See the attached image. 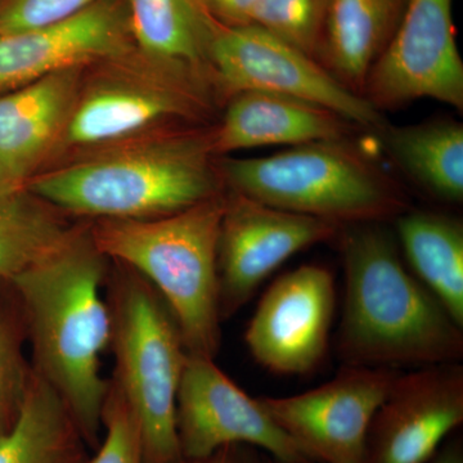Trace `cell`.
<instances>
[{
	"label": "cell",
	"mask_w": 463,
	"mask_h": 463,
	"mask_svg": "<svg viewBox=\"0 0 463 463\" xmlns=\"http://www.w3.org/2000/svg\"><path fill=\"white\" fill-rule=\"evenodd\" d=\"M75 225L26 188L0 197V283L47 257Z\"/></svg>",
	"instance_id": "23"
},
{
	"label": "cell",
	"mask_w": 463,
	"mask_h": 463,
	"mask_svg": "<svg viewBox=\"0 0 463 463\" xmlns=\"http://www.w3.org/2000/svg\"><path fill=\"white\" fill-rule=\"evenodd\" d=\"M218 167L227 190L340 225L383 223L408 209L397 183L345 139L295 146L268 157H225Z\"/></svg>",
	"instance_id": "6"
},
{
	"label": "cell",
	"mask_w": 463,
	"mask_h": 463,
	"mask_svg": "<svg viewBox=\"0 0 463 463\" xmlns=\"http://www.w3.org/2000/svg\"><path fill=\"white\" fill-rule=\"evenodd\" d=\"M88 449L65 404L33 371L14 425L0 435V463H88Z\"/></svg>",
	"instance_id": "20"
},
{
	"label": "cell",
	"mask_w": 463,
	"mask_h": 463,
	"mask_svg": "<svg viewBox=\"0 0 463 463\" xmlns=\"http://www.w3.org/2000/svg\"><path fill=\"white\" fill-rule=\"evenodd\" d=\"M210 20L223 27H242L254 24L259 0H199Z\"/></svg>",
	"instance_id": "28"
},
{
	"label": "cell",
	"mask_w": 463,
	"mask_h": 463,
	"mask_svg": "<svg viewBox=\"0 0 463 463\" xmlns=\"http://www.w3.org/2000/svg\"><path fill=\"white\" fill-rule=\"evenodd\" d=\"M106 298L115 361L109 383L138 426L143 462L182 463L176 398L190 353L181 328L156 289L112 260Z\"/></svg>",
	"instance_id": "5"
},
{
	"label": "cell",
	"mask_w": 463,
	"mask_h": 463,
	"mask_svg": "<svg viewBox=\"0 0 463 463\" xmlns=\"http://www.w3.org/2000/svg\"><path fill=\"white\" fill-rule=\"evenodd\" d=\"M102 432L105 437L88 463H145L138 426L111 383L103 408Z\"/></svg>",
	"instance_id": "26"
},
{
	"label": "cell",
	"mask_w": 463,
	"mask_h": 463,
	"mask_svg": "<svg viewBox=\"0 0 463 463\" xmlns=\"http://www.w3.org/2000/svg\"><path fill=\"white\" fill-rule=\"evenodd\" d=\"M264 453L248 444H231L200 459H183L182 463H263Z\"/></svg>",
	"instance_id": "29"
},
{
	"label": "cell",
	"mask_w": 463,
	"mask_h": 463,
	"mask_svg": "<svg viewBox=\"0 0 463 463\" xmlns=\"http://www.w3.org/2000/svg\"><path fill=\"white\" fill-rule=\"evenodd\" d=\"M263 463H277L276 461H274V459L272 458V457H269L268 455H265L264 453V456H263Z\"/></svg>",
	"instance_id": "32"
},
{
	"label": "cell",
	"mask_w": 463,
	"mask_h": 463,
	"mask_svg": "<svg viewBox=\"0 0 463 463\" xmlns=\"http://www.w3.org/2000/svg\"><path fill=\"white\" fill-rule=\"evenodd\" d=\"M381 133L390 156L432 196L463 200V127L453 120L388 127Z\"/></svg>",
	"instance_id": "22"
},
{
	"label": "cell",
	"mask_w": 463,
	"mask_h": 463,
	"mask_svg": "<svg viewBox=\"0 0 463 463\" xmlns=\"http://www.w3.org/2000/svg\"><path fill=\"white\" fill-rule=\"evenodd\" d=\"M334 276L321 265H301L265 292L246 328L250 354L285 376L312 373L327 352L334 319Z\"/></svg>",
	"instance_id": "13"
},
{
	"label": "cell",
	"mask_w": 463,
	"mask_h": 463,
	"mask_svg": "<svg viewBox=\"0 0 463 463\" xmlns=\"http://www.w3.org/2000/svg\"><path fill=\"white\" fill-rule=\"evenodd\" d=\"M219 105L209 84L134 48L85 69L56 160L170 128L206 125Z\"/></svg>",
	"instance_id": "7"
},
{
	"label": "cell",
	"mask_w": 463,
	"mask_h": 463,
	"mask_svg": "<svg viewBox=\"0 0 463 463\" xmlns=\"http://www.w3.org/2000/svg\"><path fill=\"white\" fill-rule=\"evenodd\" d=\"M183 459H200L231 444L264 450L277 463H313L297 444L215 364L188 355L176 398Z\"/></svg>",
	"instance_id": "12"
},
{
	"label": "cell",
	"mask_w": 463,
	"mask_h": 463,
	"mask_svg": "<svg viewBox=\"0 0 463 463\" xmlns=\"http://www.w3.org/2000/svg\"><path fill=\"white\" fill-rule=\"evenodd\" d=\"M330 2L259 0L252 25L261 27L289 47L319 62Z\"/></svg>",
	"instance_id": "24"
},
{
	"label": "cell",
	"mask_w": 463,
	"mask_h": 463,
	"mask_svg": "<svg viewBox=\"0 0 463 463\" xmlns=\"http://www.w3.org/2000/svg\"><path fill=\"white\" fill-rule=\"evenodd\" d=\"M210 63L219 99L258 90L321 106L355 127H386L379 109L340 83L318 61L306 56L257 25H216Z\"/></svg>",
	"instance_id": "8"
},
{
	"label": "cell",
	"mask_w": 463,
	"mask_h": 463,
	"mask_svg": "<svg viewBox=\"0 0 463 463\" xmlns=\"http://www.w3.org/2000/svg\"><path fill=\"white\" fill-rule=\"evenodd\" d=\"M380 223L344 225L345 274L337 353L353 367L420 368L458 364L463 328L399 257Z\"/></svg>",
	"instance_id": "3"
},
{
	"label": "cell",
	"mask_w": 463,
	"mask_h": 463,
	"mask_svg": "<svg viewBox=\"0 0 463 463\" xmlns=\"http://www.w3.org/2000/svg\"><path fill=\"white\" fill-rule=\"evenodd\" d=\"M100 0H0V33L56 25Z\"/></svg>",
	"instance_id": "27"
},
{
	"label": "cell",
	"mask_w": 463,
	"mask_h": 463,
	"mask_svg": "<svg viewBox=\"0 0 463 463\" xmlns=\"http://www.w3.org/2000/svg\"><path fill=\"white\" fill-rule=\"evenodd\" d=\"M25 190L21 183H18L0 164V197L9 196Z\"/></svg>",
	"instance_id": "31"
},
{
	"label": "cell",
	"mask_w": 463,
	"mask_h": 463,
	"mask_svg": "<svg viewBox=\"0 0 463 463\" xmlns=\"http://www.w3.org/2000/svg\"><path fill=\"white\" fill-rule=\"evenodd\" d=\"M109 267L90 224L81 222L57 249L7 283L32 346L33 373L62 401L90 449L102 439L109 389L102 374L111 343Z\"/></svg>",
	"instance_id": "1"
},
{
	"label": "cell",
	"mask_w": 463,
	"mask_h": 463,
	"mask_svg": "<svg viewBox=\"0 0 463 463\" xmlns=\"http://www.w3.org/2000/svg\"><path fill=\"white\" fill-rule=\"evenodd\" d=\"M408 0H331L319 62L361 94L368 72L392 42Z\"/></svg>",
	"instance_id": "19"
},
{
	"label": "cell",
	"mask_w": 463,
	"mask_h": 463,
	"mask_svg": "<svg viewBox=\"0 0 463 463\" xmlns=\"http://www.w3.org/2000/svg\"><path fill=\"white\" fill-rule=\"evenodd\" d=\"M354 125L330 109L282 94L248 90L224 103L221 121L213 125L216 156L264 147L341 141Z\"/></svg>",
	"instance_id": "17"
},
{
	"label": "cell",
	"mask_w": 463,
	"mask_h": 463,
	"mask_svg": "<svg viewBox=\"0 0 463 463\" xmlns=\"http://www.w3.org/2000/svg\"><path fill=\"white\" fill-rule=\"evenodd\" d=\"M399 240L414 276L463 328V224L452 216L405 212L397 218Z\"/></svg>",
	"instance_id": "21"
},
{
	"label": "cell",
	"mask_w": 463,
	"mask_h": 463,
	"mask_svg": "<svg viewBox=\"0 0 463 463\" xmlns=\"http://www.w3.org/2000/svg\"><path fill=\"white\" fill-rule=\"evenodd\" d=\"M462 422L461 364L397 373L368 429L364 463H429Z\"/></svg>",
	"instance_id": "14"
},
{
	"label": "cell",
	"mask_w": 463,
	"mask_h": 463,
	"mask_svg": "<svg viewBox=\"0 0 463 463\" xmlns=\"http://www.w3.org/2000/svg\"><path fill=\"white\" fill-rule=\"evenodd\" d=\"M87 67H70L0 94V164L26 188L56 160Z\"/></svg>",
	"instance_id": "16"
},
{
	"label": "cell",
	"mask_w": 463,
	"mask_h": 463,
	"mask_svg": "<svg viewBox=\"0 0 463 463\" xmlns=\"http://www.w3.org/2000/svg\"><path fill=\"white\" fill-rule=\"evenodd\" d=\"M362 96L379 109L431 99L463 109V62L452 0H408L397 32L368 72Z\"/></svg>",
	"instance_id": "9"
},
{
	"label": "cell",
	"mask_w": 463,
	"mask_h": 463,
	"mask_svg": "<svg viewBox=\"0 0 463 463\" xmlns=\"http://www.w3.org/2000/svg\"><path fill=\"white\" fill-rule=\"evenodd\" d=\"M134 48L127 5L118 0H100L56 25L0 33V94Z\"/></svg>",
	"instance_id": "15"
},
{
	"label": "cell",
	"mask_w": 463,
	"mask_h": 463,
	"mask_svg": "<svg viewBox=\"0 0 463 463\" xmlns=\"http://www.w3.org/2000/svg\"><path fill=\"white\" fill-rule=\"evenodd\" d=\"M225 191L175 214L146 221L88 222L109 259L142 276L163 298L191 355L221 349L218 242Z\"/></svg>",
	"instance_id": "4"
},
{
	"label": "cell",
	"mask_w": 463,
	"mask_h": 463,
	"mask_svg": "<svg viewBox=\"0 0 463 463\" xmlns=\"http://www.w3.org/2000/svg\"><path fill=\"white\" fill-rule=\"evenodd\" d=\"M429 463H463V446L461 438L453 439L443 448H439Z\"/></svg>",
	"instance_id": "30"
},
{
	"label": "cell",
	"mask_w": 463,
	"mask_h": 463,
	"mask_svg": "<svg viewBox=\"0 0 463 463\" xmlns=\"http://www.w3.org/2000/svg\"><path fill=\"white\" fill-rule=\"evenodd\" d=\"M343 227L225 191L218 242L222 321L236 315L254 297L259 286L292 255L337 239Z\"/></svg>",
	"instance_id": "11"
},
{
	"label": "cell",
	"mask_w": 463,
	"mask_h": 463,
	"mask_svg": "<svg viewBox=\"0 0 463 463\" xmlns=\"http://www.w3.org/2000/svg\"><path fill=\"white\" fill-rule=\"evenodd\" d=\"M25 326L0 303V435L14 425L29 389L32 364L24 354Z\"/></svg>",
	"instance_id": "25"
},
{
	"label": "cell",
	"mask_w": 463,
	"mask_h": 463,
	"mask_svg": "<svg viewBox=\"0 0 463 463\" xmlns=\"http://www.w3.org/2000/svg\"><path fill=\"white\" fill-rule=\"evenodd\" d=\"M216 157L213 127L183 125L67 158L26 190L67 218L146 221L223 194Z\"/></svg>",
	"instance_id": "2"
},
{
	"label": "cell",
	"mask_w": 463,
	"mask_h": 463,
	"mask_svg": "<svg viewBox=\"0 0 463 463\" xmlns=\"http://www.w3.org/2000/svg\"><path fill=\"white\" fill-rule=\"evenodd\" d=\"M397 373L345 365L318 388L258 402L313 463H364L368 429Z\"/></svg>",
	"instance_id": "10"
},
{
	"label": "cell",
	"mask_w": 463,
	"mask_h": 463,
	"mask_svg": "<svg viewBox=\"0 0 463 463\" xmlns=\"http://www.w3.org/2000/svg\"><path fill=\"white\" fill-rule=\"evenodd\" d=\"M125 5L137 51L216 91L210 63L216 24L199 0H127Z\"/></svg>",
	"instance_id": "18"
}]
</instances>
